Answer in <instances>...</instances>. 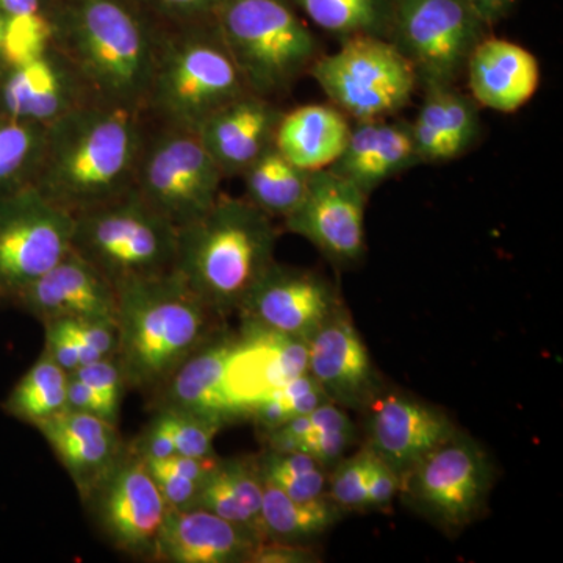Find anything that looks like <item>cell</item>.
<instances>
[{
    "label": "cell",
    "instance_id": "obj_42",
    "mask_svg": "<svg viewBox=\"0 0 563 563\" xmlns=\"http://www.w3.org/2000/svg\"><path fill=\"white\" fill-rule=\"evenodd\" d=\"M74 336L101 352L103 357H117L120 331L117 320L85 318V320H58Z\"/></svg>",
    "mask_w": 563,
    "mask_h": 563
},
{
    "label": "cell",
    "instance_id": "obj_44",
    "mask_svg": "<svg viewBox=\"0 0 563 563\" xmlns=\"http://www.w3.org/2000/svg\"><path fill=\"white\" fill-rule=\"evenodd\" d=\"M399 487H401V476L376 455L368 485H366L365 510H383L390 507L399 495Z\"/></svg>",
    "mask_w": 563,
    "mask_h": 563
},
{
    "label": "cell",
    "instance_id": "obj_38",
    "mask_svg": "<svg viewBox=\"0 0 563 563\" xmlns=\"http://www.w3.org/2000/svg\"><path fill=\"white\" fill-rule=\"evenodd\" d=\"M172 433L176 453L187 457L209 459L217 453L213 450L214 437L224 429L220 422L198 415L179 412V410H154Z\"/></svg>",
    "mask_w": 563,
    "mask_h": 563
},
{
    "label": "cell",
    "instance_id": "obj_28",
    "mask_svg": "<svg viewBox=\"0 0 563 563\" xmlns=\"http://www.w3.org/2000/svg\"><path fill=\"white\" fill-rule=\"evenodd\" d=\"M350 133L351 124L343 111L333 106L310 103L284 111L274 146L296 166L313 173L331 168L342 155Z\"/></svg>",
    "mask_w": 563,
    "mask_h": 563
},
{
    "label": "cell",
    "instance_id": "obj_49",
    "mask_svg": "<svg viewBox=\"0 0 563 563\" xmlns=\"http://www.w3.org/2000/svg\"><path fill=\"white\" fill-rule=\"evenodd\" d=\"M55 0H0L7 18L52 16Z\"/></svg>",
    "mask_w": 563,
    "mask_h": 563
},
{
    "label": "cell",
    "instance_id": "obj_48",
    "mask_svg": "<svg viewBox=\"0 0 563 563\" xmlns=\"http://www.w3.org/2000/svg\"><path fill=\"white\" fill-rule=\"evenodd\" d=\"M66 409L74 410V412L96 415V417L110 421L101 398L91 390L90 385L77 379L73 374H69L68 390H66Z\"/></svg>",
    "mask_w": 563,
    "mask_h": 563
},
{
    "label": "cell",
    "instance_id": "obj_14",
    "mask_svg": "<svg viewBox=\"0 0 563 563\" xmlns=\"http://www.w3.org/2000/svg\"><path fill=\"white\" fill-rule=\"evenodd\" d=\"M369 196L332 169L310 173L301 203L284 218L333 265H357L365 255V210Z\"/></svg>",
    "mask_w": 563,
    "mask_h": 563
},
{
    "label": "cell",
    "instance_id": "obj_12",
    "mask_svg": "<svg viewBox=\"0 0 563 563\" xmlns=\"http://www.w3.org/2000/svg\"><path fill=\"white\" fill-rule=\"evenodd\" d=\"M74 214L35 187L0 201V295L13 299L70 251Z\"/></svg>",
    "mask_w": 563,
    "mask_h": 563
},
{
    "label": "cell",
    "instance_id": "obj_26",
    "mask_svg": "<svg viewBox=\"0 0 563 563\" xmlns=\"http://www.w3.org/2000/svg\"><path fill=\"white\" fill-rule=\"evenodd\" d=\"M473 99L487 109L514 113L531 101L540 84V65L531 51L485 36L465 69Z\"/></svg>",
    "mask_w": 563,
    "mask_h": 563
},
{
    "label": "cell",
    "instance_id": "obj_4",
    "mask_svg": "<svg viewBox=\"0 0 563 563\" xmlns=\"http://www.w3.org/2000/svg\"><path fill=\"white\" fill-rule=\"evenodd\" d=\"M277 236L272 217L247 199L221 195L206 214L179 229L174 272L228 320L273 265Z\"/></svg>",
    "mask_w": 563,
    "mask_h": 563
},
{
    "label": "cell",
    "instance_id": "obj_39",
    "mask_svg": "<svg viewBox=\"0 0 563 563\" xmlns=\"http://www.w3.org/2000/svg\"><path fill=\"white\" fill-rule=\"evenodd\" d=\"M54 38L52 16L9 18L5 36L7 68L31 60Z\"/></svg>",
    "mask_w": 563,
    "mask_h": 563
},
{
    "label": "cell",
    "instance_id": "obj_17",
    "mask_svg": "<svg viewBox=\"0 0 563 563\" xmlns=\"http://www.w3.org/2000/svg\"><path fill=\"white\" fill-rule=\"evenodd\" d=\"M306 373L307 342L242 321L225 365V388L240 421L266 396Z\"/></svg>",
    "mask_w": 563,
    "mask_h": 563
},
{
    "label": "cell",
    "instance_id": "obj_47",
    "mask_svg": "<svg viewBox=\"0 0 563 563\" xmlns=\"http://www.w3.org/2000/svg\"><path fill=\"white\" fill-rule=\"evenodd\" d=\"M320 554L307 544L262 542L252 553L250 563H317Z\"/></svg>",
    "mask_w": 563,
    "mask_h": 563
},
{
    "label": "cell",
    "instance_id": "obj_22",
    "mask_svg": "<svg viewBox=\"0 0 563 563\" xmlns=\"http://www.w3.org/2000/svg\"><path fill=\"white\" fill-rule=\"evenodd\" d=\"M263 540L250 529L233 525L209 510H166L154 562L250 563Z\"/></svg>",
    "mask_w": 563,
    "mask_h": 563
},
{
    "label": "cell",
    "instance_id": "obj_45",
    "mask_svg": "<svg viewBox=\"0 0 563 563\" xmlns=\"http://www.w3.org/2000/svg\"><path fill=\"white\" fill-rule=\"evenodd\" d=\"M129 446L143 461H161L177 454L172 433L165 428L157 413H154L146 428L133 442L129 443Z\"/></svg>",
    "mask_w": 563,
    "mask_h": 563
},
{
    "label": "cell",
    "instance_id": "obj_3",
    "mask_svg": "<svg viewBox=\"0 0 563 563\" xmlns=\"http://www.w3.org/2000/svg\"><path fill=\"white\" fill-rule=\"evenodd\" d=\"M118 361L128 388L152 398L190 358L225 328L179 274L118 285Z\"/></svg>",
    "mask_w": 563,
    "mask_h": 563
},
{
    "label": "cell",
    "instance_id": "obj_24",
    "mask_svg": "<svg viewBox=\"0 0 563 563\" xmlns=\"http://www.w3.org/2000/svg\"><path fill=\"white\" fill-rule=\"evenodd\" d=\"M235 331L225 325L201 350L187 358L168 383L150 399L154 410L172 409L229 426L240 421L225 388V365Z\"/></svg>",
    "mask_w": 563,
    "mask_h": 563
},
{
    "label": "cell",
    "instance_id": "obj_46",
    "mask_svg": "<svg viewBox=\"0 0 563 563\" xmlns=\"http://www.w3.org/2000/svg\"><path fill=\"white\" fill-rule=\"evenodd\" d=\"M44 352L70 374L79 368V357H77L76 339L68 331L60 321L44 322Z\"/></svg>",
    "mask_w": 563,
    "mask_h": 563
},
{
    "label": "cell",
    "instance_id": "obj_31",
    "mask_svg": "<svg viewBox=\"0 0 563 563\" xmlns=\"http://www.w3.org/2000/svg\"><path fill=\"white\" fill-rule=\"evenodd\" d=\"M247 201L272 218H287L301 203L310 173L288 161L276 146L263 152L242 174Z\"/></svg>",
    "mask_w": 563,
    "mask_h": 563
},
{
    "label": "cell",
    "instance_id": "obj_33",
    "mask_svg": "<svg viewBox=\"0 0 563 563\" xmlns=\"http://www.w3.org/2000/svg\"><path fill=\"white\" fill-rule=\"evenodd\" d=\"M69 374L46 352L33 363L2 402V410L14 420L35 426L66 409Z\"/></svg>",
    "mask_w": 563,
    "mask_h": 563
},
{
    "label": "cell",
    "instance_id": "obj_13",
    "mask_svg": "<svg viewBox=\"0 0 563 563\" xmlns=\"http://www.w3.org/2000/svg\"><path fill=\"white\" fill-rule=\"evenodd\" d=\"M92 523L118 553L154 562L168 506L146 463L128 446L124 455L81 498Z\"/></svg>",
    "mask_w": 563,
    "mask_h": 563
},
{
    "label": "cell",
    "instance_id": "obj_19",
    "mask_svg": "<svg viewBox=\"0 0 563 563\" xmlns=\"http://www.w3.org/2000/svg\"><path fill=\"white\" fill-rule=\"evenodd\" d=\"M307 350L309 373L336 406L362 412L383 390V377L344 303L314 332Z\"/></svg>",
    "mask_w": 563,
    "mask_h": 563
},
{
    "label": "cell",
    "instance_id": "obj_41",
    "mask_svg": "<svg viewBox=\"0 0 563 563\" xmlns=\"http://www.w3.org/2000/svg\"><path fill=\"white\" fill-rule=\"evenodd\" d=\"M163 501L172 509H192L198 498L199 483L174 473L162 461H144Z\"/></svg>",
    "mask_w": 563,
    "mask_h": 563
},
{
    "label": "cell",
    "instance_id": "obj_29",
    "mask_svg": "<svg viewBox=\"0 0 563 563\" xmlns=\"http://www.w3.org/2000/svg\"><path fill=\"white\" fill-rule=\"evenodd\" d=\"M263 481L255 455L218 457L199 485L195 507L263 536Z\"/></svg>",
    "mask_w": 563,
    "mask_h": 563
},
{
    "label": "cell",
    "instance_id": "obj_6",
    "mask_svg": "<svg viewBox=\"0 0 563 563\" xmlns=\"http://www.w3.org/2000/svg\"><path fill=\"white\" fill-rule=\"evenodd\" d=\"M214 24L247 90L273 99L320 57V43L291 0H222Z\"/></svg>",
    "mask_w": 563,
    "mask_h": 563
},
{
    "label": "cell",
    "instance_id": "obj_1",
    "mask_svg": "<svg viewBox=\"0 0 563 563\" xmlns=\"http://www.w3.org/2000/svg\"><path fill=\"white\" fill-rule=\"evenodd\" d=\"M146 114L101 102L46 125L43 157L32 187L76 214L133 188L146 140Z\"/></svg>",
    "mask_w": 563,
    "mask_h": 563
},
{
    "label": "cell",
    "instance_id": "obj_51",
    "mask_svg": "<svg viewBox=\"0 0 563 563\" xmlns=\"http://www.w3.org/2000/svg\"><path fill=\"white\" fill-rule=\"evenodd\" d=\"M62 324H63V322H62ZM63 325H65V324H63ZM66 331H68V329H66ZM70 335H73V333H70ZM74 339H76L77 357H79L80 366L90 365V363L98 362V361H101V358H103V355L101 354V352H99L98 350H95V347L90 346V344L81 342V340L77 339V336H74Z\"/></svg>",
    "mask_w": 563,
    "mask_h": 563
},
{
    "label": "cell",
    "instance_id": "obj_34",
    "mask_svg": "<svg viewBox=\"0 0 563 563\" xmlns=\"http://www.w3.org/2000/svg\"><path fill=\"white\" fill-rule=\"evenodd\" d=\"M46 125L0 111V201L32 187L43 157Z\"/></svg>",
    "mask_w": 563,
    "mask_h": 563
},
{
    "label": "cell",
    "instance_id": "obj_40",
    "mask_svg": "<svg viewBox=\"0 0 563 563\" xmlns=\"http://www.w3.org/2000/svg\"><path fill=\"white\" fill-rule=\"evenodd\" d=\"M77 379L90 385L91 390L101 398L106 407L109 420L118 424L120 422L122 399H124L128 383L118 357H103L90 365L79 366L70 373Z\"/></svg>",
    "mask_w": 563,
    "mask_h": 563
},
{
    "label": "cell",
    "instance_id": "obj_32",
    "mask_svg": "<svg viewBox=\"0 0 563 563\" xmlns=\"http://www.w3.org/2000/svg\"><path fill=\"white\" fill-rule=\"evenodd\" d=\"M312 24L339 40L390 38L395 0H291Z\"/></svg>",
    "mask_w": 563,
    "mask_h": 563
},
{
    "label": "cell",
    "instance_id": "obj_21",
    "mask_svg": "<svg viewBox=\"0 0 563 563\" xmlns=\"http://www.w3.org/2000/svg\"><path fill=\"white\" fill-rule=\"evenodd\" d=\"M33 428L57 455L80 498L117 465L129 446L118 424L91 413L65 409Z\"/></svg>",
    "mask_w": 563,
    "mask_h": 563
},
{
    "label": "cell",
    "instance_id": "obj_20",
    "mask_svg": "<svg viewBox=\"0 0 563 563\" xmlns=\"http://www.w3.org/2000/svg\"><path fill=\"white\" fill-rule=\"evenodd\" d=\"M11 301L43 324L85 318L117 320L113 285L73 250Z\"/></svg>",
    "mask_w": 563,
    "mask_h": 563
},
{
    "label": "cell",
    "instance_id": "obj_16",
    "mask_svg": "<svg viewBox=\"0 0 563 563\" xmlns=\"http://www.w3.org/2000/svg\"><path fill=\"white\" fill-rule=\"evenodd\" d=\"M365 446L399 476L459 431L439 407L409 393L383 390L363 407Z\"/></svg>",
    "mask_w": 563,
    "mask_h": 563
},
{
    "label": "cell",
    "instance_id": "obj_23",
    "mask_svg": "<svg viewBox=\"0 0 563 563\" xmlns=\"http://www.w3.org/2000/svg\"><path fill=\"white\" fill-rule=\"evenodd\" d=\"M284 111L247 91L211 114L196 132L225 179L240 177L274 144Z\"/></svg>",
    "mask_w": 563,
    "mask_h": 563
},
{
    "label": "cell",
    "instance_id": "obj_37",
    "mask_svg": "<svg viewBox=\"0 0 563 563\" xmlns=\"http://www.w3.org/2000/svg\"><path fill=\"white\" fill-rule=\"evenodd\" d=\"M374 461L376 454L368 446H362L351 457H343L329 472L325 495L344 512L365 510L366 485Z\"/></svg>",
    "mask_w": 563,
    "mask_h": 563
},
{
    "label": "cell",
    "instance_id": "obj_27",
    "mask_svg": "<svg viewBox=\"0 0 563 563\" xmlns=\"http://www.w3.org/2000/svg\"><path fill=\"white\" fill-rule=\"evenodd\" d=\"M410 124L421 163L451 162L476 143L481 132L479 109L455 85L426 88L424 101Z\"/></svg>",
    "mask_w": 563,
    "mask_h": 563
},
{
    "label": "cell",
    "instance_id": "obj_30",
    "mask_svg": "<svg viewBox=\"0 0 563 563\" xmlns=\"http://www.w3.org/2000/svg\"><path fill=\"white\" fill-rule=\"evenodd\" d=\"M342 507L328 495L310 501H296L273 485L263 483L262 525L265 542L306 544L344 517Z\"/></svg>",
    "mask_w": 563,
    "mask_h": 563
},
{
    "label": "cell",
    "instance_id": "obj_10",
    "mask_svg": "<svg viewBox=\"0 0 563 563\" xmlns=\"http://www.w3.org/2000/svg\"><path fill=\"white\" fill-rule=\"evenodd\" d=\"M224 179L198 133L157 124L147 131L132 190L180 229L217 203Z\"/></svg>",
    "mask_w": 563,
    "mask_h": 563
},
{
    "label": "cell",
    "instance_id": "obj_5",
    "mask_svg": "<svg viewBox=\"0 0 563 563\" xmlns=\"http://www.w3.org/2000/svg\"><path fill=\"white\" fill-rule=\"evenodd\" d=\"M247 91L213 18L176 25L163 33L144 114L161 125L198 132Z\"/></svg>",
    "mask_w": 563,
    "mask_h": 563
},
{
    "label": "cell",
    "instance_id": "obj_50",
    "mask_svg": "<svg viewBox=\"0 0 563 563\" xmlns=\"http://www.w3.org/2000/svg\"><path fill=\"white\" fill-rule=\"evenodd\" d=\"M490 27L514 9L517 0H465Z\"/></svg>",
    "mask_w": 563,
    "mask_h": 563
},
{
    "label": "cell",
    "instance_id": "obj_43",
    "mask_svg": "<svg viewBox=\"0 0 563 563\" xmlns=\"http://www.w3.org/2000/svg\"><path fill=\"white\" fill-rule=\"evenodd\" d=\"M176 25L211 20L222 0H139Z\"/></svg>",
    "mask_w": 563,
    "mask_h": 563
},
{
    "label": "cell",
    "instance_id": "obj_52",
    "mask_svg": "<svg viewBox=\"0 0 563 563\" xmlns=\"http://www.w3.org/2000/svg\"><path fill=\"white\" fill-rule=\"evenodd\" d=\"M7 25H9V18L0 11V74L7 69L5 60V36Z\"/></svg>",
    "mask_w": 563,
    "mask_h": 563
},
{
    "label": "cell",
    "instance_id": "obj_18",
    "mask_svg": "<svg viewBox=\"0 0 563 563\" xmlns=\"http://www.w3.org/2000/svg\"><path fill=\"white\" fill-rule=\"evenodd\" d=\"M96 102L69 58L54 41L31 60L0 74V111L49 125L85 103Z\"/></svg>",
    "mask_w": 563,
    "mask_h": 563
},
{
    "label": "cell",
    "instance_id": "obj_53",
    "mask_svg": "<svg viewBox=\"0 0 563 563\" xmlns=\"http://www.w3.org/2000/svg\"><path fill=\"white\" fill-rule=\"evenodd\" d=\"M2 299H3V298H2V295H0V301H2Z\"/></svg>",
    "mask_w": 563,
    "mask_h": 563
},
{
    "label": "cell",
    "instance_id": "obj_11",
    "mask_svg": "<svg viewBox=\"0 0 563 563\" xmlns=\"http://www.w3.org/2000/svg\"><path fill=\"white\" fill-rule=\"evenodd\" d=\"M490 29L465 0H395L388 40L412 65L418 84L451 87Z\"/></svg>",
    "mask_w": 563,
    "mask_h": 563
},
{
    "label": "cell",
    "instance_id": "obj_7",
    "mask_svg": "<svg viewBox=\"0 0 563 563\" xmlns=\"http://www.w3.org/2000/svg\"><path fill=\"white\" fill-rule=\"evenodd\" d=\"M179 229L131 190L74 214L70 250L114 288L173 272Z\"/></svg>",
    "mask_w": 563,
    "mask_h": 563
},
{
    "label": "cell",
    "instance_id": "obj_35",
    "mask_svg": "<svg viewBox=\"0 0 563 563\" xmlns=\"http://www.w3.org/2000/svg\"><path fill=\"white\" fill-rule=\"evenodd\" d=\"M255 459L263 483L273 485L296 501L320 498L328 490V470L309 454L301 451L280 453L265 448Z\"/></svg>",
    "mask_w": 563,
    "mask_h": 563
},
{
    "label": "cell",
    "instance_id": "obj_2",
    "mask_svg": "<svg viewBox=\"0 0 563 563\" xmlns=\"http://www.w3.org/2000/svg\"><path fill=\"white\" fill-rule=\"evenodd\" d=\"M52 29L96 102L146 111L165 31L139 0H55Z\"/></svg>",
    "mask_w": 563,
    "mask_h": 563
},
{
    "label": "cell",
    "instance_id": "obj_15",
    "mask_svg": "<svg viewBox=\"0 0 563 563\" xmlns=\"http://www.w3.org/2000/svg\"><path fill=\"white\" fill-rule=\"evenodd\" d=\"M340 306L331 280L274 261L240 307V320L309 342Z\"/></svg>",
    "mask_w": 563,
    "mask_h": 563
},
{
    "label": "cell",
    "instance_id": "obj_8",
    "mask_svg": "<svg viewBox=\"0 0 563 563\" xmlns=\"http://www.w3.org/2000/svg\"><path fill=\"white\" fill-rule=\"evenodd\" d=\"M493 483L490 455L457 431L402 474L398 496L443 532L459 533L483 515Z\"/></svg>",
    "mask_w": 563,
    "mask_h": 563
},
{
    "label": "cell",
    "instance_id": "obj_25",
    "mask_svg": "<svg viewBox=\"0 0 563 563\" xmlns=\"http://www.w3.org/2000/svg\"><path fill=\"white\" fill-rule=\"evenodd\" d=\"M418 165L412 124L380 118L351 125L346 146L329 169L369 196L385 181Z\"/></svg>",
    "mask_w": 563,
    "mask_h": 563
},
{
    "label": "cell",
    "instance_id": "obj_9",
    "mask_svg": "<svg viewBox=\"0 0 563 563\" xmlns=\"http://www.w3.org/2000/svg\"><path fill=\"white\" fill-rule=\"evenodd\" d=\"M333 107L355 121L380 120L409 106L417 74L388 38L357 36L320 55L309 70Z\"/></svg>",
    "mask_w": 563,
    "mask_h": 563
},
{
    "label": "cell",
    "instance_id": "obj_36",
    "mask_svg": "<svg viewBox=\"0 0 563 563\" xmlns=\"http://www.w3.org/2000/svg\"><path fill=\"white\" fill-rule=\"evenodd\" d=\"M309 431L303 435L299 451L309 454L328 472L336 465L352 444L357 442V426L332 401L321 404L309 413Z\"/></svg>",
    "mask_w": 563,
    "mask_h": 563
}]
</instances>
